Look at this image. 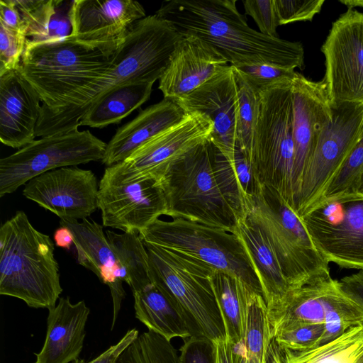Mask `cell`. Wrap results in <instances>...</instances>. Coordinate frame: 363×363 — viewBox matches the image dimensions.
<instances>
[{"label": "cell", "mask_w": 363, "mask_h": 363, "mask_svg": "<svg viewBox=\"0 0 363 363\" xmlns=\"http://www.w3.org/2000/svg\"><path fill=\"white\" fill-rule=\"evenodd\" d=\"M182 37L156 14L133 23L104 73L70 95L60 107L48 108L41 105L36 137L78 129L79 121L91 105L116 86L131 81L155 83L159 80Z\"/></svg>", "instance_id": "obj_1"}, {"label": "cell", "mask_w": 363, "mask_h": 363, "mask_svg": "<svg viewBox=\"0 0 363 363\" xmlns=\"http://www.w3.org/2000/svg\"><path fill=\"white\" fill-rule=\"evenodd\" d=\"M236 0H171L155 14L182 36L210 45L230 63H267L295 69L304 66L301 42L265 35L250 28Z\"/></svg>", "instance_id": "obj_2"}, {"label": "cell", "mask_w": 363, "mask_h": 363, "mask_svg": "<svg viewBox=\"0 0 363 363\" xmlns=\"http://www.w3.org/2000/svg\"><path fill=\"white\" fill-rule=\"evenodd\" d=\"M49 235L35 229L22 211L0 228V294L34 308L56 306L62 288Z\"/></svg>", "instance_id": "obj_3"}, {"label": "cell", "mask_w": 363, "mask_h": 363, "mask_svg": "<svg viewBox=\"0 0 363 363\" xmlns=\"http://www.w3.org/2000/svg\"><path fill=\"white\" fill-rule=\"evenodd\" d=\"M143 242L148 254L151 281L183 314L191 336H204L216 342L226 339L211 283L215 269L186 255Z\"/></svg>", "instance_id": "obj_4"}, {"label": "cell", "mask_w": 363, "mask_h": 363, "mask_svg": "<svg viewBox=\"0 0 363 363\" xmlns=\"http://www.w3.org/2000/svg\"><path fill=\"white\" fill-rule=\"evenodd\" d=\"M111 57L67 37L39 43L27 40L19 68L39 94L42 106L57 108L104 73Z\"/></svg>", "instance_id": "obj_5"}, {"label": "cell", "mask_w": 363, "mask_h": 363, "mask_svg": "<svg viewBox=\"0 0 363 363\" xmlns=\"http://www.w3.org/2000/svg\"><path fill=\"white\" fill-rule=\"evenodd\" d=\"M292 81L260 89L250 164L260 184L277 191L294 211Z\"/></svg>", "instance_id": "obj_6"}, {"label": "cell", "mask_w": 363, "mask_h": 363, "mask_svg": "<svg viewBox=\"0 0 363 363\" xmlns=\"http://www.w3.org/2000/svg\"><path fill=\"white\" fill-rule=\"evenodd\" d=\"M247 216L265 235L291 289L330 277L301 218L274 189L262 187Z\"/></svg>", "instance_id": "obj_7"}, {"label": "cell", "mask_w": 363, "mask_h": 363, "mask_svg": "<svg viewBox=\"0 0 363 363\" xmlns=\"http://www.w3.org/2000/svg\"><path fill=\"white\" fill-rule=\"evenodd\" d=\"M140 236L146 242L192 257L239 278L263 296L260 282L235 229L228 230L182 218H159Z\"/></svg>", "instance_id": "obj_8"}, {"label": "cell", "mask_w": 363, "mask_h": 363, "mask_svg": "<svg viewBox=\"0 0 363 363\" xmlns=\"http://www.w3.org/2000/svg\"><path fill=\"white\" fill-rule=\"evenodd\" d=\"M161 185L169 218H182L228 230L235 229V214L214 175L210 139L172 165Z\"/></svg>", "instance_id": "obj_9"}, {"label": "cell", "mask_w": 363, "mask_h": 363, "mask_svg": "<svg viewBox=\"0 0 363 363\" xmlns=\"http://www.w3.org/2000/svg\"><path fill=\"white\" fill-rule=\"evenodd\" d=\"M106 147V144L88 130L35 140L0 160V197L46 172L101 160Z\"/></svg>", "instance_id": "obj_10"}, {"label": "cell", "mask_w": 363, "mask_h": 363, "mask_svg": "<svg viewBox=\"0 0 363 363\" xmlns=\"http://www.w3.org/2000/svg\"><path fill=\"white\" fill-rule=\"evenodd\" d=\"M332 106V118L319 135L295 202V212L299 217L321 198L363 131V101Z\"/></svg>", "instance_id": "obj_11"}, {"label": "cell", "mask_w": 363, "mask_h": 363, "mask_svg": "<svg viewBox=\"0 0 363 363\" xmlns=\"http://www.w3.org/2000/svg\"><path fill=\"white\" fill-rule=\"evenodd\" d=\"M299 218L328 262L363 269V200L319 202Z\"/></svg>", "instance_id": "obj_12"}, {"label": "cell", "mask_w": 363, "mask_h": 363, "mask_svg": "<svg viewBox=\"0 0 363 363\" xmlns=\"http://www.w3.org/2000/svg\"><path fill=\"white\" fill-rule=\"evenodd\" d=\"M213 123L205 114L189 112L181 122L156 135L124 161L108 167L124 182L153 179L167 172L191 150L210 139Z\"/></svg>", "instance_id": "obj_13"}, {"label": "cell", "mask_w": 363, "mask_h": 363, "mask_svg": "<svg viewBox=\"0 0 363 363\" xmlns=\"http://www.w3.org/2000/svg\"><path fill=\"white\" fill-rule=\"evenodd\" d=\"M321 52L332 105L363 101V12L347 9L333 22Z\"/></svg>", "instance_id": "obj_14"}, {"label": "cell", "mask_w": 363, "mask_h": 363, "mask_svg": "<svg viewBox=\"0 0 363 363\" xmlns=\"http://www.w3.org/2000/svg\"><path fill=\"white\" fill-rule=\"evenodd\" d=\"M99 184L98 207L105 227L140 234L169 216L165 193L155 179L124 182L106 167Z\"/></svg>", "instance_id": "obj_15"}, {"label": "cell", "mask_w": 363, "mask_h": 363, "mask_svg": "<svg viewBox=\"0 0 363 363\" xmlns=\"http://www.w3.org/2000/svg\"><path fill=\"white\" fill-rule=\"evenodd\" d=\"M69 16L72 32L67 38L111 57L132 25L146 14L133 0H74Z\"/></svg>", "instance_id": "obj_16"}, {"label": "cell", "mask_w": 363, "mask_h": 363, "mask_svg": "<svg viewBox=\"0 0 363 363\" xmlns=\"http://www.w3.org/2000/svg\"><path fill=\"white\" fill-rule=\"evenodd\" d=\"M99 185L92 171L65 167L29 180L23 195L60 219L83 220L99 208Z\"/></svg>", "instance_id": "obj_17"}, {"label": "cell", "mask_w": 363, "mask_h": 363, "mask_svg": "<svg viewBox=\"0 0 363 363\" xmlns=\"http://www.w3.org/2000/svg\"><path fill=\"white\" fill-rule=\"evenodd\" d=\"M291 95L295 203L319 135L332 118L333 106L323 81H312L298 72L292 81Z\"/></svg>", "instance_id": "obj_18"}, {"label": "cell", "mask_w": 363, "mask_h": 363, "mask_svg": "<svg viewBox=\"0 0 363 363\" xmlns=\"http://www.w3.org/2000/svg\"><path fill=\"white\" fill-rule=\"evenodd\" d=\"M187 112L206 115L213 123L210 140L225 157L236 152L237 92L233 68L228 65L187 96L177 100Z\"/></svg>", "instance_id": "obj_19"}, {"label": "cell", "mask_w": 363, "mask_h": 363, "mask_svg": "<svg viewBox=\"0 0 363 363\" xmlns=\"http://www.w3.org/2000/svg\"><path fill=\"white\" fill-rule=\"evenodd\" d=\"M213 47L194 36H183L159 79L164 98L180 99L228 66Z\"/></svg>", "instance_id": "obj_20"}, {"label": "cell", "mask_w": 363, "mask_h": 363, "mask_svg": "<svg viewBox=\"0 0 363 363\" xmlns=\"http://www.w3.org/2000/svg\"><path fill=\"white\" fill-rule=\"evenodd\" d=\"M41 99L19 67L0 76V140L22 148L36 137Z\"/></svg>", "instance_id": "obj_21"}, {"label": "cell", "mask_w": 363, "mask_h": 363, "mask_svg": "<svg viewBox=\"0 0 363 363\" xmlns=\"http://www.w3.org/2000/svg\"><path fill=\"white\" fill-rule=\"evenodd\" d=\"M60 224L69 228L73 235L79 264L93 272L110 289L113 301L112 330L125 291L116 257L103 227L93 219L87 218L81 222L75 219H60Z\"/></svg>", "instance_id": "obj_22"}, {"label": "cell", "mask_w": 363, "mask_h": 363, "mask_svg": "<svg viewBox=\"0 0 363 363\" xmlns=\"http://www.w3.org/2000/svg\"><path fill=\"white\" fill-rule=\"evenodd\" d=\"M189 113L177 100L163 98L117 130L106 144L101 162L110 167L124 161L143 144L181 122Z\"/></svg>", "instance_id": "obj_23"}, {"label": "cell", "mask_w": 363, "mask_h": 363, "mask_svg": "<svg viewBox=\"0 0 363 363\" xmlns=\"http://www.w3.org/2000/svg\"><path fill=\"white\" fill-rule=\"evenodd\" d=\"M342 292L340 282L331 277L290 290L267 308L272 337L292 325L323 324L328 311Z\"/></svg>", "instance_id": "obj_24"}, {"label": "cell", "mask_w": 363, "mask_h": 363, "mask_svg": "<svg viewBox=\"0 0 363 363\" xmlns=\"http://www.w3.org/2000/svg\"><path fill=\"white\" fill-rule=\"evenodd\" d=\"M48 311L45 340L33 363H70L83 349L90 309L84 301L72 303L66 297Z\"/></svg>", "instance_id": "obj_25"}, {"label": "cell", "mask_w": 363, "mask_h": 363, "mask_svg": "<svg viewBox=\"0 0 363 363\" xmlns=\"http://www.w3.org/2000/svg\"><path fill=\"white\" fill-rule=\"evenodd\" d=\"M235 230L244 245L260 282L267 306L270 307L291 288L261 228L246 216L237 219Z\"/></svg>", "instance_id": "obj_26"}, {"label": "cell", "mask_w": 363, "mask_h": 363, "mask_svg": "<svg viewBox=\"0 0 363 363\" xmlns=\"http://www.w3.org/2000/svg\"><path fill=\"white\" fill-rule=\"evenodd\" d=\"M211 153L217 184L236 220L247 216L250 206L262 187L249 161L238 147L233 160L226 159L211 141Z\"/></svg>", "instance_id": "obj_27"}, {"label": "cell", "mask_w": 363, "mask_h": 363, "mask_svg": "<svg viewBox=\"0 0 363 363\" xmlns=\"http://www.w3.org/2000/svg\"><path fill=\"white\" fill-rule=\"evenodd\" d=\"M133 294L135 318L148 330L169 341L174 337L186 339L191 336L183 314L154 283Z\"/></svg>", "instance_id": "obj_28"}, {"label": "cell", "mask_w": 363, "mask_h": 363, "mask_svg": "<svg viewBox=\"0 0 363 363\" xmlns=\"http://www.w3.org/2000/svg\"><path fill=\"white\" fill-rule=\"evenodd\" d=\"M211 283L224 322L226 339L233 345L244 343L249 304L257 292L239 278L216 269L211 275Z\"/></svg>", "instance_id": "obj_29"}, {"label": "cell", "mask_w": 363, "mask_h": 363, "mask_svg": "<svg viewBox=\"0 0 363 363\" xmlns=\"http://www.w3.org/2000/svg\"><path fill=\"white\" fill-rule=\"evenodd\" d=\"M153 84L148 81H131L116 86L91 105L79 126L102 128L119 123L150 99Z\"/></svg>", "instance_id": "obj_30"}, {"label": "cell", "mask_w": 363, "mask_h": 363, "mask_svg": "<svg viewBox=\"0 0 363 363\" xmlns=\"http://www.w3.org/2000/svg\"><path fill=\"white\" fill-rule=\"evenodd\" d=\"M277 348L280 363H363V324L307 350L294 351L278 345Z\"/></svg>", "instance_id": "obj_31"}, {"label": "cell", "mask_w": 363, "mask_h": 363, "mask_svg": "<svg viewBox=\"0 0 363 363\" xmlns=\"http://www.w3.org/2000/svg\"><path fill=\"white\" fill-rule=\"evenodd\" d=\"M105 233L116 257L121 278L132 292L152 283L148 254L139 233L120 234L107 230Z\"/></svg>", "instance_id": "obj_32"}, {"label": "cell", "mask_w": 363, "mask_h": 363, "mask_svg": "<svg viewBox=\"0 0 363 363\" xmlns=\"http://www.w3.org/2000/svg\"><path fill=\"white\" fill-rule=\"evenodd\" d=\"M237 92L236 146L250 162L255 130L260 111V89L233 66Z\"/></svg>", "instance_id": "obj_33"}, {"label": "cell", "mask_w": 363, "mask_h": 363, "mask_svg": "<svg viewBox=\"0 0 363 363\" xmlns=\"http://www.w3.org/2000/svg\"><path fill=\"white\" fill-rule=\"evenodd\" d=\"M362 184L363 131L358 143L330 179L321 198L315 203L360 200L359 193Z\"/></svg>", "instance_id": "obj_34"}, {"label": "cell", "mask_w": 363, "mask_h": 363, "mask_svg": "<svg viewBox=\"0 0 363 363\" xmlns=\"http://www.w3.org/2000/svg\"><path fill=\"white\" fill-rule=\"evenodd\" d=\"M264 297L255 293L251 298L244 342L245 363H265L266 354L272 339Z\"/></svg>", "instance_id": "obj_35"}, {"label": "cell", "mask_w": 363, "mask_h": 363, "mask_svg": "<svg viewBox=\"0 0 363 363\" xmlns=\"http://www.w3.org/2000/svg\"><path fill=\"white\" fill-rule=\"evenodd\" d=\"M115 363H179V354L170 341L147 330L139 335Z\"/></svg>", "instance_id": "obj_36"}, {"label": "cell", "mask_w": 363, "mask_h": 363, "mask_svg": "<svg viewBox=\"0 0 363 363\" xmlns=\"http://www.w3.org/2000/svg\"><path fill=\"white\" fill-rule=\"evenodd\" d=\"M362 324L363 309L342 291L325 315L323 333L316 347L328 343L350 328Z\"/></svg>", "instance_id": "obj_37"}, {"label": "cell", "mask_w": 363, "mask_h": 363, "mask_svg": "<svg viewBox=\"0 0 363 363\" xmlns=\"http://www.w3.org/2000/svg\"><path fill=\"white\" fill-rule=\"evenodd\" d=\"M26 28L27 40L43 42L61 0H13Z\"/></svg>", "instance_id": "obj_38"}, {"label": "cell", "mask_w": 363, "mask_h": 363, "mask_svg": "<svg viewBox=\"0 0 363 363\" xmlns=\"http://www.w3.org/2000/svg\"><path fill=\"white\" fill-rule=\"evenodd\" d=\"M323 324H299L281 329L274 334L279 347L303 351L316 347L323 333Z\"/></svg>", "instance_id": "obj_39"}, {"label": "cell", "mask_w": 363, "mask_h": 363, "mask_svg": "<svg viewBox=\"0 0 363 363\" xmlns=\"http://www.w3.org/2000/svg\"><path fill=\"white\" fill-rule=\"evenodd\" d=\"M279 26L312 21L320 12L325 0H274Z\"/></svg>", "instance_id": "obj_40"}, {"label": "cell", "mask_w": 363, "mask_h": 363, "mask_svg": "<svg viewBox=\"0 0 363 363\" xmlns=\"http://www.w3.org/2000/svg\"><path fill=\"white\" fill-rule=\"evenodd\" d=\"M233 67L259 89L285 80H293L297 74L295 69L267 63L242 64Z\"/></svg>", "instance_id": "obj_41"}, {"label": "cell", "mask_w": 363, "mask_h": 363, "mask_svg": "<svg viewBox=\"0 0 363 363\" xmlns=\"http://www.w3.org/2000/svg\"><path fill=\"white\" fill-rule=\"evenodd\" d=\"M26 41L25 34L0 24V76L19 67Z\"/></svg>", "instance_id": "obj_42"}, {"label": "cell", "mask_w": 363, "mask_h": 363, "mask_svg": "<svg viewBox=\"0 0 363 363\" xmlns=\"http://www.w3.org/2000/svg\"><path fill=\"white\" fill-rule=\"evenodd\" d=\"M245 14L250 16L259 32L273 38H279V26L274 0H242Z\"/></svg>", "instance_id": "obj_43"}, {"label": "cell", "mask_w": 363, "mask_h": 363, "mask_svg": "<svg viewBox=\"0 0 363 363\" xmlns=\"http://www.w3.org/2000/svg\"><path fill=\"white\" fill-rule=\"evenodd\" d=\"M180 347L179 363H216V342L204 336H191Z\"/></svg>", "instance_id": "obj_44"}, {"label": "cell", "mask_w": 363, "mask_h": 363, "mask_svg": "<svg viewBox=\"0 0 363 363\" xmlns=\"http://www.w3.org/2000/svg\"><path fill=\"white\" fill-rule=\"evenodd\" d=\"M138 335L139 332L136 328L130 329L117 343L110 346L107 350L94 359L90 361H86L79 357L70 363H115L120 354L135 340Z\"/></svg>", "instance_id": "obj_45"}, {"label": "cell", "mask_w": 363, "mask_h": 363, "mask_svg": "<svg viewBox=\"0 0 363 363\" xmlns=\"http://www.w3.org/2000/svg\"><path fill=\"white\" fill-rule=\"evenodd\" d=\"M0 24L26 35V26L13 0H0Z\"/></svg>", "instance_id": "obj_46"}, {"label": "cell", "mask_w": 363, "mask_h": 363, "mask_svg": "<svg viewBox=\"0 0 363 363\" xmlns=\"http://www.w3.org/2000/svg\"><path fill=\"white\" fill-rule=\"evenodd\" d=\"M339 282L342 291L363 309V269L343 277Z\"/></svg>", "instance_id": "obj_47"}, {"label": "cell", "mask_w": 363, "mask_h": 363, "mask_svg": "<svg viewBox=\"0 0 363 363\" xmlns=\"http://www.w3.org/2000/svg\"><path fill=\"white\" fill-rule=\"evenodd\" d=\"M216 345V363H234L233 345L227 339L219 340Z\"/></svg>", "instance_id": "obj_48"}, {"label": "cell", "mask_w": 363, "mask_h": 363, "mask_svg": "<svg viewBox=\"0 0 363 363\" xmlns=\"http://www.w3.org/2000/svg\"><path fill=\"white\" fill-rule=\"evenodd\" d=\"M53 239L57 247L69 250L74 244L72 232L65 226L60 225L54 233Z\"/></svg>", "instance_id": "obj_49"}, {"label": "cell", "mask_w": 363, "mask_h": 363, "mask_svg": "<svg viewBox=\"0 0 363 363\" xmlns=\"http://www.w3.org/2000/svg\"><path fill=\"white\" fill-rule=\"evenodd\" d=\"M265 363H280L277 345L273 338L267 351Z\"/></svg>", "instance_id": "obj_50"}, {"label": "cell", "mask_w": 363, "mask_h": 363, "mask_svg": "<svg viewBox=\"0 0 363 363\" xmlns=\"http://www.w3.org/2000/svg\"><path fill=\"white\" fill-rule=\"evenodd\" d=\"M234 363H245L244 343L233 346Z\"/></svg>", "instance_id": "obj_51"}, {"label": "cell", "mask_w": 363, "mask_h": 363, "mask_svg": "<svg viewBox=\"0 0 363 363\" xmlns=\"http://www.w3.org/2000/svg\"><path fill=\"white\" fill-rule=\"evenodd\" d=\"M340 2L345 5L347 9L359 7L363 9V0H340Z\"/></svg>", "instance_id": "obj_52"}, {"label": "cell", "mask_w": 363, "mask_h": 363, "mask_svg": "<svg viewBox=\"0 0 363 363\" xmlns=\"http://www.w3.org/2000/svg\"><path fill=\"white\" fill-rule=\"evenodd\" d=\"M359 199L363 200V184H362V189H361V191L359 193Z\"/></svg>", "instance_id": "obj_53"}]
</instances>
